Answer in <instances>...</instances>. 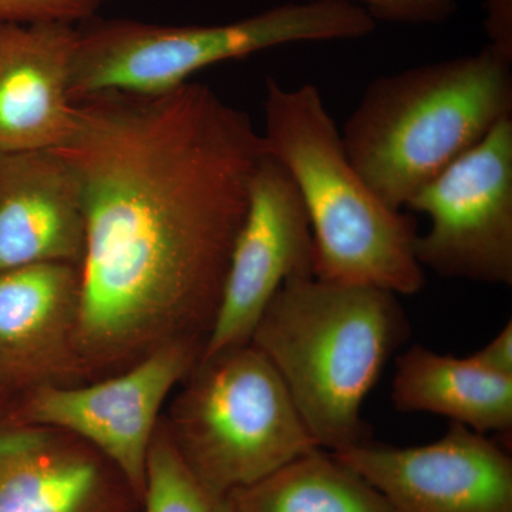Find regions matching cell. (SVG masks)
I'll use <instances>...</instances> for the list:
<instances>
[{"label": "cell", "mask_w": 512, "mask_h": 512, "mask_svg": "<svg viewBox=\"0 0 512 512\" xmlns=\"http://www.w3.org/2000/svg\"><path fill=\"white\" fill-rule=\"evenodd\" d=\"M86 220L77 349L89 379L174 340L205 346L265 143L210 87L94 94L53 148Z\"/></svg>", "instance_id": "6da1fadb"}, {"label": "cell", "mask_w": 512, "mask_h": 512, "mask_svg": "<svg viewBox=\"0 0 512 512\" xmlns=\"http://www.w3.org/2000/svg\"><path fill=\"white\" fill-rule=\"evenodd\" d=\"M409 335L394 293L305 276L279 289L249 343L281 376L316 444L339 453L369 440L363 403Z\"/></svg>", "instance_id": "7a4b0ae2"}, {"label": "cell", "mask_w": 512, "mask_h": 512, "mask_svg": "<svg viewBox=\"0 0 512 512\" xmlns=\"http://www.w3.org/2000/svg\"><path fill=\"white\" fill-rule=\"evenodd\" d=\"M265 151L292 178L311 224L315 276L338 284L416 295L426 271L417 222L390 207L349 160L318 87L266 79Z\"/></svg>", "instance_id": "3957f363"}, {"label": "cell", "mask_w": 512, "mask_h": 512, "mask_svg": "<svg viewBox=\"0 0 512 512\" xmlns=\"http://www.w3.org/2000/svg\"><path fill=\"white\" fill-rule=\"evenodd\" d=\"M512 117V60L493 46L370 82L340 130L349 160L396 210Z\"/></svg>", "instance_id": "277c9868"}, {"label": "cell", "mask_w": 512, "mask_h": 512, "mask_svg": "<svg viewBox=\"0 0 512 512\" xmlns=\"http://www.w3.org/2000/svg\"><path fill=\"white\" fill-rule=\"evenodd\" d=\"M376 28L365 9L342 0L285 3L210 26L94 16L77 26L70 99L77 103L100 93L163 94L217 63L279 46L362 39Z\"/></svg>", "instance_id": "5b68a950"}, {"label": "cell", "mask_w": 512, "mask_h": 512, "mask_svg": "<svg viewBox=\"0 0 512 512\" xmlns=\"http://www.w3.org/2000/svg\"><path fill=\"white\" fill-rule=\"evenodd\" d=\"M164 421L200 481L228 495L320 448L268 359L251 343L201 356Z\"/></svg>", "instance_id": "8992f818"}, {"label": "cell", "mask_w": 512, "mask_h": 512, "mask_svg": "<svg viewBox=\"0 0 512 512\" xmlns=\"http://www.w3.org/2000/svg\"><path fill=\"white\" fill-rule=\"evenodd\" d=\"M195 340H174L92 382L42 386L9 397L19 419L72 434L119 471L141 500L148 453L161 412L202 355Z\"/></svg>", "instance_id": "52a82bcc"}, {"label": "cell", "mask_w": 512, "mask_h": 512, "mask_svg": "<svg viewBox=\"0 0 512 512\" xmlns=\"http://www.w3.org/2000/svg\"><path fill=\"white\" fill-rule=\"evenodd\" d=\"M430 218L416 239L424 271L485 285H512V117L407 202Z\"/></svg>", "instance_id": "ba28073f"}, {"label": "cell", "mask_w": 512, "mask_h": 512, "mask_svg": "<svg viewBox=\"0 0 512 512\" xmlns=\"http://www.w3.org/2000/svg\"><path fill=\"white\" fill-rule=\"evenodd\" d=\"M315 276L311 224L292 178L265 154L252 178L220 305L201 356L247 345L285 282Z\"/></svg>", "instance_id": "9c48e42d"}, {"label": "cell", "mask_w": 512, "mask_h": 512, "mask_svg": "<svg viewBox=\"0 0 512 512\" xmlns=\"http://www.w3.org/2000/svg\"><path fill=\"white\" fill-rule=\"evenodd\" d=\"M332 454L394 512H512L511 454L463 424L451 423L440 440L424 446L366 440Z\"/></svg>", "instance_id": "30bf717a"}, {"label": "cell", "mask_w": 512, "mask_h": 512, "mask_svg": "<svg viewBox=\"0 0 512 512\" xmlns=\"http://www.w3.org/2000/svg\"><path fill=\"white\" fill-rule=\"evenodd\" d=\"M80 305V266L0 271V394L89 382L77 349Z\"/></svg>", "instance_id": "8fae6325"}, {"label": "cell", "mask_w": 512, "mask_h": 512, "mask_svg": "<svg viewBox=\"0 0 512 512\" xmlns=\"http://www.w3.org/2000/svg\"><path fill=\"white\" fill-rule=\"evenodd\" d=\"M0 512H140V500L89 444L19 419L0 396Z\"/></svg>", "instance_id": "7c38bea8"}, {"label": "cell", "mask_w": 512, "mask_h": 512, "mask_svg": "<svg viewBox=\"0 0 512 512\" xmlns=\"http://www.w3.org/2000/svg\"><path fill=\"white\" fill-rule=\"evenodd\" d=\"M86 220L72 168L53 148L0 153V271L82 265Z\"/></svg>", "instance_id": "4fadbf2b"}, {"label": "cell", "mask_w": 512, "mask_h": 512, "mask_svg": "<svg viewBox=\"0 0 512 512\" xmlns=\"http://www.w3.org/2000/svg\"><path fill=\"white\" fill-rule=\"evenodd\" d=\"M77 26L0 25V153L62 146L74 123L70 99Z\"/></svg>", "instance_id": "5bb4252c"}, {"label": "cell", "mask_w": 512, "mask_h": 512, "mask_svg": "<svg viewBox=\"0 0 512 512\" xmlns=\"http://www.w3.org/2000/svg\"><path fill=\"white\" fill-rule=\"evenodd\" d=\"M392 402L399 412L437 414L477 433L511 436L512 379L488 373L468 356L413 345L396 359Z\"/></svg>", "instance_id": "9a60e30c"}, {"label": "cell", "mask_w": 512, "mask_h": 512, "mask_svg": "<svg viewBox=\"0 0 512 512\" xmlns=\"http://www.w3.org/2000/svg\"><path fill=\"white\" fill-rule=\"evenodd\" d=\"M229 512H394L365 478L315 448L227 495Z\"/></svg>", "instance_id": "2e32d148"}, {"label": "cell", "mask_w": 512, "mask_h": 512, "mask_svg": "<svg viewBox=\"0 0 512 512\" xmlns=\"http://www.w3.org/2000/svg\"><path fill=\"white\" fill-rule=\"evenodd\" d=\"M140 512H229L227 495L210 490L192 473L163 421L148 453Z\"/></svg>", "instance_id": "e0dca14e"}, {"label": "cell", "mask_w": 512, "mask_h": 512, "mask_svg": "<svg viewBox=\"0 0 512 512\" xmlns=\"http://www.w3.org/2000/svg\"><path fill=\"white\" fill-rule=\"evenodd\" d=\"M110 0H0V25L84 23Z\"/></svg>", "instance_id": "ac0fdd59"}, {"label": "cell", "mask_w": 512, "mask_h": 512, "mask_svg": "<svg viewBox=\"0 0 512 512\" xmlns=\"http://www.w3.org/2000/svg\"><path fill=\"white\" fill-rule=\"evenodd\" d=\"M365 9L375 22L396 25H440L453 18L457 0H342Z\"/></svg>", "instance_id": "d6986e66"}, {"label": "cell", "mask_w": 512, "mask_h": 512, "mask_svg": "<svg viewBox=\"0 0 512 512\" xmlns=\"http://www.w3.org/2000/svg\"><path fill=\"white\" fill-rule=\"evenodd\" d=\"M488 45L512 60V0H484Z\"/></svg>", "instance_id": "ffe728a7"}, {"label": "cell", "mask_w": 512, "mask_h": 512, "mask_svg": "<svg viewBox=\"0 0 512 512\" xmlns=\"http://www.w3.org/2000/svg\"><path fill=\"white\" fill-rule=\"evenodd\" d=\"M468 357L488 373L512 379V320L488 345Z\"/></svg>", "instance_id": "44dd1931"}, {"label": "cell", "mask_w": 512, "mask_h": 512, "mask_svg": "<svg viewBox=\"0 0 512 512\" xmlns=\"http://www.w3.org/2000/svg\"><path fill=\"white\" fill-rule=\"evenodd\" d=\"M0 396H3V394H0Z\"/></svg>", "instance_id": "7402d4cb"}]
</instances>
